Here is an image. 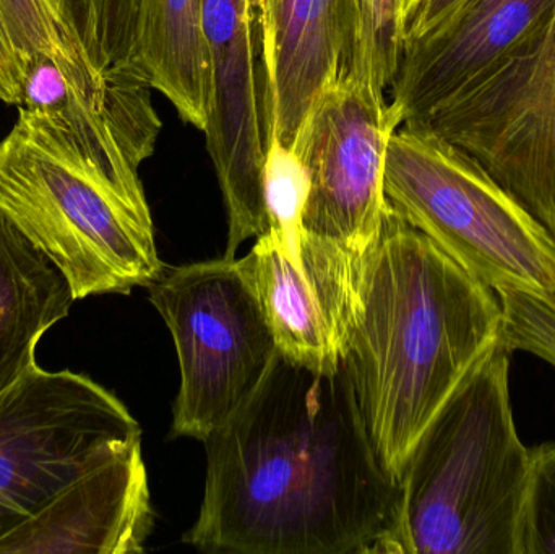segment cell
Here are the masks:
<instances>
[{
  "label": "cell",
  "mask_w": 555,
  "mask_h": 554,
  "mask_svg": "<svg viewBox=\"0 0 555 554\" xmlns=\"http://www.w3.org/2000/svg\"><path fill=\"white\" fill-rule=\"evenodd\" d=\"M207 481L184 542L230 554H390L400 485L382 467L341 366L276 353L204 441Z\"/></svg>",
  "instance_id": "6da1fadb"
},
{
  "label": "cell",
  "mask_w": 555,
  "mask_h": 554,
  "mask_svg": "<svg viewBox=\"0 0 555 554\" xmlns=\"http://www.w3.org/2000/svg\"><path fill=\"white\" fill-rule=\"evenodd\" d=\"M502 332L498 293L388 202L362 266L341 368L375 454L395 481L440 410L501 344Z\"/></svg>",
  "instance_id": "7a4b0ae2"
},
{
  "label": "cell",
  "mask_w": 555,
  "mask_h": 554,
  "mask_svg": "<svg viewBox=\"0 0 555 554\" xmlns=\"http://www.w3.org/2000/svg\"><path fill=\"white\" fill-rule=\"evenodd\" d=\"M511 355L501 340L411 452L390 554H530L533 454L515 425Z\"/></svg>",
  "instance_id": "3957f363"
},
{
  "label": "cell",
  "mask_w": 555,
  "mask_h": 554,
  "mask_svg": "<svg viewBox=\"0 0 555 554\" xmlns=\"http://www.w3.org/2000/svg\"><path fill=\"white\" fill-rule=\"evenodd\" d=\"M0 215L59 270L74 301L149 288L165 269L146 197L114 184L23 107L0 140Z\"/></svg>",
  "instance_id": "277c9868"
},
{
  "label": "cell",
  "mask_w": 555,
  "mask_h": 554,
  "mask_svg": "<svg viewBox=\"0 0 555 554\" xmlns=\"http://www.w3.org/2000/svg\"><path fill=\"white\" fill-rule=\"evenodd\" d=\"M51 59L25 70L18 107L41 117L124 191L146 197L140 166L163 123L140 48V0H51Z\"/></svg>",
  "instance_id": "5b68a950"
},
{
  "label": "cell",
  "mask_w": 555,
  "mask_h": 554,
  "mask_svg": "<svg viewBox=\"0 0 555 554\" xmlns=\"http://www.w3.org/2000/svg\"><path fill=\"white\" fill-rule=\"evenodd\" d=\"M385 195L450 259L498 293L555 301V243L478 163L420 127L388 143Z\"/></svg>",
  "instance_id": "8992f818"
},
{
  "label": "cell",
  "mask_w": 555,
  "mask_h": 554,
  "mask_svg": "<svg viewBox=\"0 0 555 554\" xmlns=\"http://www.w3.org/2000/svg\"><path fill=\"white\" fill-rule=\"evenodd\" d=\"M181 368L172 433L204 442L262 383L275 337L243 259L163 269L149 286Z\"/></svg>",
  "instance_id": "52a82bcc"
},
{
  "label": "cell",
  "mask_w": 555,
  "mask_h": 554,
  "mask_svg": "<svg viewBox=\"0 0 555 554\" xmlns=\"http://www.w3.org/2000/svg\"><path fill=\"white\" fill-rule=\"evenodd\" d=\"M403 126L478 163L555 243V2L498 64Z\"/></svg>",
  "instance_id": "ba28073f"
},
{
  "label": "cell",
  "mask_w": 555,
  "mask_h": 554,
  "mask_svg": "<svg viewBox=\"0 0 555 554\" xmlns=\"http://www.w3.org/2000/svg\"><path fill=\"white\" fill-rule=\"evenodd\" d=\"M142 445V428L101 384L36 364L0 394V540L72 481Z\"/></svg>",
  "instance_id": "9c48e42d"
},
{
  "label": "cell",
  "mask_w": 555,
  "mask_h": 554,
  "mask_svg": "<svg viewBox=\"0 0 555 554\" xmlns=\"http://www.w3.org/2000/svg\"><path fill=\"white\" fill-rule=\"evenodd\" d=\"M401 124L385 93L348 72L323 85L291 145L307 175L306 233L371 249L388 207V143Z\"/></svg>",
  "instance_id": "30bf717a"
},
{
  "label": "cell",
  "mask_w": 555,
  "mask_h": 554,
  "mask_svg": "<svg viewBox=\"0 0 555 554\" xmlns=\"http://www.w3.org/2000/svg\"><path fill=\"white\" fill-rule=\"evenodd\" d=\"M210 54L207 150L228 215L224 257L269 231L263 202L267 120L256 0H202Z\"/></svg>",
  "instance_id": "8fae6325"
},
{
  "label": "cell",
  "mask_w": 555,
  "mask_h": 554,
  "mask_svg": "<svg viewBox=\"0 0 555 554\" xmlns=\"http://www.w3.org/2000/svg\"><path fill=\"white\" fill-rule=\"evenodd\" d=\"M369 250L304 231L293 254L266 233L244 267L259 295L278 353L315 371L341 366L343 342Z\"/></svg>",
  "instance_id": "7c38bea8"
},
{
  "label": "cell",
  "mask_w": 555,
  "mask_h": 554,
  "mask_svg": "<svg viewBox=\"0 0 555 554\" xmlns=\"http://www.w3.org/2000/svg\"><path fill=\"white\" fill-rule=\"evenodd\" d=\"M153 507L142 445L59 491L0 540V554L143 553Z\"/></svg>",
  "instance_id": "4fadbf2b"
},
{
  "label": "cell",
  "mask_w": 555,
  "mask_h": 554,
  "mask_svg": "<svg viewBox=\"0 0 555 554\" xmlns=\"http://www.w3.org/2000/svg\"><path fill=\"white\" fill-rule=\"evenodd\" d=\"M257 16L267 139L291 149L323 85L349 68L356 3L266 0Z\"/></svg>",
  "instance_id": "5bb4252c"
},
{
  "label": "cell",
  "mask_w": 555,
  "mask_h": 554,
  "mask_svg": "<svg viewBox=\"0 0 555 554\" xmlns=\"http://www.w3.org/2000/svg\"><path fill=\"white\" fill-rule=\"evenodd\" d=\"M554 2L469 0L449 22L406 42L391 85V104L403 124L430 113L498 64Z\"/></svg>",
  "instance_id": "9a60e30c"
},
{
  "label": "cell",
  "mask_w": 555,
  "mask_h": 554,
  "mask_svg": "<svg viewBox=\"0 0 555 554\" xmlns=\"http://www.w3.org/2000/svg\"><path fill=\"white\" fill-rule=\"evenodd\" d=\"M72 302L64 276L0 215V394L38 364L39 340Z\"/></svg>",
  "instance_id": "2e32d148"
},
{
  "label": "cell",
  "mask_w": 555,
  "mask_h": 554,
  "mask_svg": "<svg viewBox=\"0 0 555 554\" xmlns=\"http://www.w3.org/2000/svg\"><path fill=\"white\" fill-rule=\"evenodd\" d=\"M140 48L153 88L185 124L204 132L211 68L202 0H140Z\"/></svg>",
  "instance_id": "e0dca14e"
},
{
  "label": "cell",
  "mask_w": 555,
  "mask_h": 554,
  "mask_svg": "<svg viewBox=\"0 0 555 554\" xmlns=\"http://www.w3.org/2000/svg\"><path fill=\"white\" fill-rule=\"evenodd\" d=\"M354 44L346 72L385 93L393 85L403 57V0H354Z\"/></svg>",
  "instance_id": "ac0fdd59"
},
{
  "label": "cell",
  "mask_w": 555,
  "mask_h": 554,
  "mask_svg": "<svg viewBox=\"0 0 555 554\" xmlns=\"http://www.w3.org/2000/svg\"><path fill=\"white\" fill-rule=\"evenodd\" d=\"M306 198L307 175L302 163L293 150L269 137L263 166V202L269 218L267 233L293 254L299 253Z\"/></svg>",
  "instance_id": "d6986e66"
},
{
  "label": "cell",
  "mask_w": 555,
  "mask_h": 554,
  "mask_svg": "<svg viewBox=\"0 0 555 554\" xmlns=\"http://www.w3.org/2000/svg\"><path fill=\"white\" fill-rule=\"evenodd\" d=\"M0 20L22 78L36 62L52 57L57 33L51 0H0Z\"/></svg>",
  "instance_id": "ffe728a7"
},
{
  "label": "cell",
  "mask_w": 555,
  "mask_h": 554,
  "mask_svg": "<svg viewBox=\"0 0 555 554\" xmlns=\"http://www.w3.org/2000/svg\"><path fill=\"white\" fill-rule=\"evenodd\" d=\"M504 309L502 344L528 351L555 366V301L524 293H499Z\"/></svg>",
  "instance_id": "44dd1931"
},
{
  "label": "cell",
  "mask_w": 555,
  "mask_h": 554,
  "mask_svg": "<svg viewBox=\"0 0 555 554\" xmlns=\"http://www.w3.org/2000/svg\"><path fill=\"white\" fill-rule=\"evenodd\" d=\"M531 454L530 554H555V441Z\"/></svg>",
  "instance_id": "7402d4cb"
},
{
  "label": "cell",
  "mask_w": 555,
  "mask_h": 554,
  "mask_svg": "<svg viewBox=\"0 0 555 554\" xmlns=\"http://www.w3.org/2000/svg\"><path fill=\"white\" fill-rule=\"evenodd\" d=\"M468 2L469 0H420L404 22V44L439 28Z\"/></svg>",
  "instance_id": "603a6c76"
},
{
  "label": "cell",
  "mask_w": 555,
  "mask_h": 554,
  "mask_svg": "<svg viewBox=\"0 0 555 554\" xmlns=\"http://www.w3.org/2000/svg\"><path fill=\"white\" fill-rule=\"evenodd\" d=\"M22 70L13 54L0 20V100L7 104L20 106L22 103Z\"/></svg>",
  "instance_id": "cb8c5ba5"
},
{
  "label": "cell",
  "mask_w": 555,
  "mask_h": 554,
  "mask_svg": "<svg viewBox=\"0 0 555 554\" xmlns=\"http://www.w3.org/2000/svg\"><path fill=\"white\" fill-rule=\"evenodd\" d=\"M420 3V0H403L404 5V22H406V16L410 15L411 10Z\"/></svg>",
  "instance_id": "d4e9b609"
},
{
  "label": "cell",
  "mask_w": 555,
  "mask_h": 554,
  "mask_svg": "<svg viewBox=\"0 0 555 554\" xmlns=\"http://www.w3.org/2000/svg\"><path fill=\"white\" fill-rule=\"evenodd\" d=\"M263 2H266V0H256L257 10L260 9V5H262Z\"/></svg>",
  "instance_id": "484cf974"
}]
</instances>
